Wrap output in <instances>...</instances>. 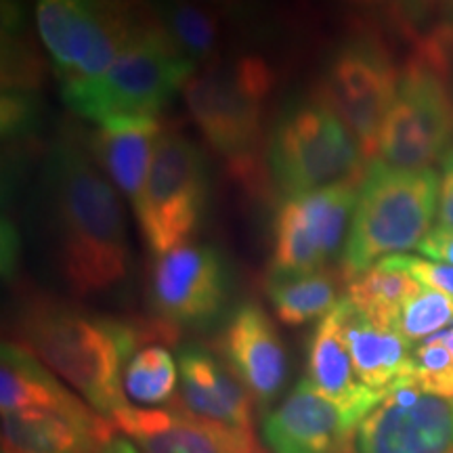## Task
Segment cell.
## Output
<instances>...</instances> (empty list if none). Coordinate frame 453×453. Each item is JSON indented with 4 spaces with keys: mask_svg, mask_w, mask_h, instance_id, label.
I'll list each match as a JSON object with an SVG mask.
<instances>
[{
    "mask_svg": "<svg viewBox=\"0 0 453 453\" xmlns=\"http://www.w3.org/2000/svg\"><path fill=\"white\" fill-rule=\"evenodd\" d=\"M267 296L277 319L286 326H304L324 319L338 307V277L327 269L304 275H271Z\"/></svg>",
    "mask_w": 453,
    "mask_h": 453,
    "instance_id": "obj_23",
    "label": "cell"
},
{
    "mask_svg": "<svg viewBox=\"0 0 453 453\" xmlns=\"http://www.w3.org/2000/svg\"><path fill=\"white\" fill-rule=\"evenodd\" d=\"M7 4H19V7H26V0H3Z\"/></svg>",
    "mask_w": 453,
    "mask_h": 453,
    "instance_id": "obj_40",
    "label": "cell"
},
{
    "mask_svg": "<svg viewBox=\"0 0 453 453\" xmlns=\"http://www.w3.org/2000/svg\"><path fill=\"white\" fill-rule=\"evenodd\" d=\"M307 380L361 422L387 396L367 388L357 376L336 309L319 321L311 338Z\"/></svg>",
    "mask_w": 453,
    "mask_h": 453,
    "instance_id": "obj_20",
    "label": "cell"
},
{
    "mask_svg": "<svg viewBox=\"0 0 453 453\" xmlns=\"http://www.w3.org/2000/svg\"><path fill=\"white\" fill-rule=\"evenodd\" d=\"M439 17L437 24H447L453 27V0H439Z\"/></svg>",
    "mask_w": 453,
    "mask_h": 453,
    "instance_id": "obj_36",
    "label": "cell"
},
{
    "mask_svg": "<svg viewBox=\"0 0 453 453\" xmlns=\"http://www.w3.org/2000/svg\"><path fill=\"white\" fill-rule=\"evenodd\" d=\"M434 336H437L441 342H443L445 347L451 350V355H453V327H451V330H443V332L434 334Z\"/></svg>",
    "mask_w": 453,
    "mask_h": 453,
    "instance_id": "obj_37",
    "label": "cell"
},
{
    "mask_svg": "<svg viewBox=\"0 0 453 453\" xmlns=\"http://www.w3.org/2000/svg\"><path fill=\"white\" fill-rule=\"evenodd\" d=\"M104 453H141V451L133 443H130L128 439H124L122 434H116V437H113L110 443L105 445Z\"/></svg>",
    "mask_w": 453,
    "mask_h": 453,
    "instance_id": "obj_35",
    "label": "cell"
},
{
    "mask_svg": "<svg viewBox=\"0 0 453 453\" xmlns=\"http://www.w3.org/2000/svg\"><path fill=\"white\" fill-rule=\"evenodd\" d=\"M0 410L3 416L19 410H44L99 433H116L110 418L65 388L59 376L17 342H4L0 353Z\"/></svg>",
    "mask_w": 453,
    "mask_h": 453,
    "instance_id": "obj_17",
    "label": "cell"
},
{
    "mask_svg": "<svg viewBox=\"0 0 453 453\" xmlns=\"http://www.w3.org/2000/svg\"><path fill=\"white\" fill-rule=\"evenodd\" d=\"M226 267L219 250L191 243L157 254L151 263L150 300L160 324L177 330L206 324L217 317L226 300Z\"/></svg>",
    "mask_w": 453,
    "mask_h": 453,
    "instance_id": "obj_13",
    "label": "cell"
},
{
    "mask_svg": "<svg viewBox=\"0 0 453 453\" xmlns=\"http://www.w3.org/2000/svg\"><path fill=\"white\" fill-rule=\"evenodd\" d=\"M197 65L174 44L160 15L133 34L120 55L97 81L64 87V101L90 122L156 116L185 88Z\"/></svg>",
    "mask_w": 453,
    "mask_h": 453,
    "instance_id": "obj_4",
    "label": "cell"
},
{
    "mask_svg": "<svg viewBox=\"0 0 453 453\" xmlns=\"http://www.w3.org/2000/svg\"><path fill=\"white\" fill-rule=\"evenodd\" d=\"M42 82V59L27 30L3 34V90H36Z\"/></svg>",
    "mask_w": 453,
    "mask_h": 453,
    "instance_id": "obj_29",
    "label": "cell"
},
{
    "mask_svg": "<svg viewBox=\"0 0 453 453\" xmlns=\"http://www.w3.org/2000/svg\"><path fill=\"white\" fill-rule=\"evenodd\" d=\"M206 202L208 173L202 151L183 133L164 128L143 194L133 208L150 252L157 257L189 242Z\"/></svg>",
    "mask_w": 453,
    "mask_h": 453,
    "instance_id": "obj_9",
    "label": "cell"
},
{
    "mask_svg": "<svg viewBox=\"0 0 453 453\" xmlns=\"http://www.w3.org/2000/svg\"><path fill=\"white\" fill-rule=\"evenodd\" d=\"M229 370L258 405H269L288 380V353L271 317L257 304H242L219 340Z\"/></svg>",
    "mask_w": 453,
    "mask_h": 453,
    "instance_id": "obj_16",
    "label": "cell"
},
{
    "mask_svg": "<svg viewBox=\"0 0 453 453\" xmlns=\"http://www.w3.org/2000/svg\"><path fill=\"white\" fill-rule=\"evenodd\" d=\"M361 183H340L296 197L277 211L271 275H304L326 269L350 229Z\"/></svg>",
    "mask_w": 453,
    "mask_h": 453,
    "instance_id": "obj_11",
    "label": "cell"
},
{
    "mask_svg": "<svg viewBox=\"0 0 453 453\" xmlns=\"http://www.w3.org/2000/svg\"><path fill=\"white\" fill-rule=\"evenodd\" d=\"M424 257L439 260V263L453 265V231L443 229H433L426 235L420 246H418Z\"/></svg>",
    "mask_w": 453,
    "mask_h": 453,
    "instance_id": "obj_33",
    "label": "cell"
},
{
    "mask_svg": "<svg viewBox=\"0 0 453 453\" xmlns=\"http://www.w3.org/2000/svg\"><path fill=\"white\" fill-rule=\"evenodd\" d=\"M179 403L203 420L254 428V396L211 350L187 344L179 350Z\"/></svg>",
    "mask_w": 453,
    "mask_h": 453,
    "instance_id": "obj_18",
    "label": "cell"
},
{
    "mask_svg": "<svg viewBox=\"0 0 453 453\" xmlns=\"http://www.w3.org/2000/svg\"><path fill=\"white\" fill-rule=\"evenodd\" d=\"M449 70L411 53L401 67L399 93L384 120L378 160L401 170H426L449 150L453 90Z\"/></svg>",
    "mask_w": 453,
    "mask_h": 453,
    "instance_id": "obj_8",
    "label": "cell"
},
{
    "mask_svg": "<svg viewBox=\"0 0 453 453\" xmlns=\"http://www.w3.org/2000/svg\"><path fill=\"white\" fill-rule=\"evenodd\" d=\"M390 267H396L410 273L413 280L420 281L422 286L433 288V290L443 292L445 296L453 300V265L434 263L430 258L410 257V254H395V257L382 258Z\"/></svg>",
    "mask_w": 453,
    "mask_h": 453,
    "instance_id": "obj_31",
    "label": "cell"
},
{
    "mask_svg": "<svg viewBox=\"0 0 453 453\" xmlns=\"http://www.w3.org/2000/svg\"><path fill=\"white\" fill-rule=\"evenodd\" d=\"M453 324V300L443 292L422 286L407 300L396 319L395 332L413 344L443 332Z\"/></svg>",
    "mask_w": 453,
    "mask_h": 453,
    "instance_id": "obj_27",
    "label": "cell"
},
{
    "mask_svg": "<svg viewBox=\"0 0 453 453\" xmlns=\"http://www.w3.org/2000/svg\"><path fill=\"white\" fill-rule=\"evenodd\" d=\"M196 3H202V4H208V7H223V4L231 3V0H196Z\"/></svg>",
    "mask_w": 453,
    "mask_h": 453,
    "instance_id": "obj_38",
    "label": "cell"
},
{
    "mask_svg": "<svg viewBox=\"0 0 453 453\" xmlns=\"http://www.w3.org/2000/svg\"><path fill=\"white\" fill-rule=\"evenodd\" d=\"M350 4H376V3H382V0H347Z\"/></svg>",
    "mask_w": 453,
    "mask_h": 453,
    "instance_id": "obj_39",
    "label": "cell"
},
{
    "mask_svg": "<svg viewBox=\"0 0 453 453\" xmlns=\"http://www.w3.org/2000/svg\"><path fill=\"white\" fill-rule=\"evenodd\" d=\"M47 187L65 283L76 296L107 292L127 277L130 258L120 197L73 143L55 147Z\"/></svg>",
    "mask_w": 453,
    "mask_h": 453,
    "instance_id": "obj_1",
    "label": "cell"
},
{
    "mask_svg": "<svg viewBox=\"0 0 453 453\" xmlns=\"http://www.w3.org/2000/svg\"><path fill=\"white\" fill-rule=\"evenodd\" d=\"M173 334L166 324L141 330L44 298L32 300L19 319L21 347L105 418L128 403L122 384L124 367L137 353L141 340H173Z\"/></svg>",
    "mask_w": 453,
    "mask_h": 453,
    "instance_id": "obj_2",
    "label": "cell"
},
{
    "mask_svg": "<svg viewBox=\"0 0 453 453\" xmlns=\"http://www.w3.org/2000/svg\"><path fill=\"white\" fill-rule=\"evenodd\" d=\"M164 128L156 116L111 118L90 134V154L122 196L137 206Z\"/></svg>",
    "mask_w": 453,
    "mask_h": 453,
    "instance_id": "obj_19",
    "label": "cell"
},
{
    "mask_svg": "<svg viewBox=\"0 0 453 453\" xmlns=\"http://www.w3.org/2000/svg\"><path fill=\"white\" fill-rule=\"evenodd\" d=\"M361 420L303 378L263 420L269 453H350Z\"/></svg>",
    "mask_w": 453,
    "mask_h": 453,
    "instance_id": "obj_15",
    "label": "cell"
},
{
    "mask_svg": "<svg viewBox=\"0 0 453 453\" xmlns=\"http://www.w3.org/2000/svg\"><path fill=\"white\" fill-rule=\"evenodd\" d=\"M364 160L353 133L319 101L288 113L269 151L275 183L288 197L340 183H361Z\"/></svg>",
    "mask_w": 453,
    "mask_h": 453,
    "instance_id": "obj_7",
    "label": "cell"
},
{
    "mask_svg": "<svg viewBox=\"0 0 453 453\" xmlns=\"http://www.w3.org/2000/svg\"><path fill=\"white\" fill-rule=\"evenodd\" d=\"M441 185H439V208L437 226L434 229L453 231V145L441 160Z\"/></svg>",
    "mask_w": 453,
    "mask_h": 453,
    "instance_id": "obj_32",
    "label": "cell"
},
{
    "mask_svg": "<svg viewBox=\"0 0 453 453\" xmlns=\"http://www.w3.org/2000/svg\"><path fill=\"white\" fill-rule=\"evenodd\" d=\"M350 453H453V399L395 384L359 424Z\"/></svg>",
    "mask_w": 453,
    "mask_h": 453,
    "instance_id": "obj_12",
    "label": "cell"
},
{
    "mask_svg": "<svg viewBox=\"0 0 453 453\" xmlns=\"http://www.w3.org/2000/svg\"><path fill=\"white\" fill-rule=\"evenodd\" d=\"M124 395L137 407L170 403L179 393V365L160 344L139 349L124 367Z\"/></svg>",
    "mask_w": 453,
    "mask_h": 453,
    "instance_id": "obj_26",
    "label": "cell"
},
{
    "mask_svg": "<svg viewBox=\"0 0 453 453\" xmlns=\"http://www.w3.org/2000/svg\"><path fill=\"white\" fill-rule=\"evenodd\" d=\"M399 82L401 70L387 44L373 34H361L344 44L327 65L315 101L336 113L353 133L365 160L373 162Z\"/></svg>",
    "mask_w": 453,
    "mask_h": 453,
    "instance_id": "obj_10",
    "label": "cell"
},
{
    "mask_svg": "<svg viewBox=\"0 0 453 453\" xmlns=\"http://www.w3.org/2000/svg\"><path fill=\"white\" fill-rule=\"evenodd\" d=\"M118 434L141 453H267L254 428L203 420L174 407L127 403L110 416Z\"/></svg>",
    "mask_w": 453,
    "mask_h": 453,
    "instance_id": "obj_14",
    "label": "cell"
},
{
    "mask_svg": "<svg viewBox=\"0 0 453 453\" xmlns=\"http://www.w3.org/2000/svg\"><path fill=\"white\" fill-rule=\"evenodd\" d=\"M405 382L424 393L453 399V355L437 336L424 340L413 349L411 373Z\"/></svg>",
    "mask_w": 453,
    "mask_h": 453,
    "instance_id": "obj_28",
    "label": "cell"
},
{
    "mask_svg": "<svg viewBox=\"0 0 453 453\" xmlns=\"http://www.w3.org/2000/svg\"><path fill=\"white\" fill-rule=\"evenodd\" d=\"M420 288L422 283L413 280L410 273L380 260L365 273L349 281L344 298L373 326L395 330L407 300L418 294Z\"/></svg>",
    "mask_w": 453,
    "mask_h": 453,
    "instance_id": "obj_24",
    "label": "cell"
},
{
    "mask_svg": "<svg viewBox=\"0 0 453 453\" xmlns=\"http://www.w3.org/2000/svg\"><path fill=\"white\" fill-rule=\"evenodd\" d=\"M157 15L147 0H38L36 26L64 87L97 81Z\"/></svg>",
    "mask_w": 453,
    "mask_h": 453,
    "instance_id": "obj_6",
    "label": "cell"
},
{
    "mask_svg": "<svg viewBox=\"0 0 453 453\" xmlns=\"http://www.w3.org/2000/svg\"><path fill=\"white\" fill-rule=\"evenodd\" d=\"M156 11L174 44L196 65H206L217 59L223 30L217 7L196 0H160Z\"/></svg>",
    "mask_w": 453,
    "mask_h": 453,
    "instance_id": "obj_25",
    "label": "cell"
},
{
    "mask_svg": "<svg viewBox=\"0 0 453 453\" xmlns=\"http://www.w3.org/2000/svg\"><path fill=\"white\" fill-rule=\"evenodd\" d=\"M275 87V72L263 57L212 59L185 84L183 97L203 139L234 164L237 177L252 179L263 134L265 104Z\"/></svg>",
    "mask_w": 453,
    "mask_h": 453,
    "instance_id": "obj_5",
    "label": "cell"
},
{
    "mask_svg": "<svg viewBox=\"0 0 453 453\" xmlns=\"http://www.w3.org/2000/svg\"><path fill=\"white\" fill-rule=\"evenodd\" d=\"M118 433H99L44 410L3 416V453H104Z\"/></svg>",
    "mask_w": 453,
    "mask_h": 453,
    "instance_id": "obj_22",
    "label": "cell"
},
{
    "mask_svg": "<svg viewBox=\"0 0 453 453\" xmlns=\"http://www.w3.org/2000/svg\"><path fill=\"white\" fill-rule=\"evenodd\" d=\"M17 250H19V242H17L15 229L7 223H3V267L4 273L7 271H13L15 260H17Z\"/></svg>",
    "mask_w": 453,
    "mask_h": 453,
    "instance_id": "obj_34",
    "label": "cell"
},
{
    "mask_svg": "<svg viewBox=\"0 0 453 453\" xmlns=\"http://www.w3.org/2000/svg\"><path fill=\"white\" fill-rule=\"evenodd\" d=\"M336 311L355 372L367 388L387 395L410 378L413 349L403 336L373 326L347 298L340 300Z\"/></svg>",
    "mask_w": 453,
    "mask_h": 453,
    "instance_id": "obj_21",
    "label": "cell"
},
{
    "mask_svg": "<svg viewBox=\"0 0 453 453\" xmlns=\"http://www.w3.org/2000/svg\"><path fill=\"white\" fill-rule=\"evenodd\" d=\"M42 105L34 90H3V137L19 141L41 127Z\"/></svg>",
    "mask_w": 453,
    "mask_h": 453,
    "instance_id": "obj_30",
    "label": "cell"
},
{
    "mask_svg": "<svg viewBox=\"0 0 453 453\" xmlns=\"http://www.w3.org/2000/svg\"><path fill=\"white\" fill-rule=\"evenodd\" d=\"M439 185L433 168L401 170L370 162L340 260V280H355L382 258L420 246L437 217Z\"/></svg>",
    "mask_w": 453,
    "mask_h": 453,
    "instance_id": "obj_3",
    "label": "cell"
}]
</instances>
